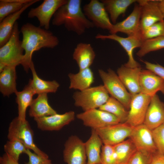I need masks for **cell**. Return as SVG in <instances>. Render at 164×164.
Here are the masks:
<instances>
[{
  "mask_svg": "<svg viewBox=\"0 0 164 164\" xmlns=\"http://www.w3.org/2000/svg\"><path fill=\"white\" fill-rule=\"evenodd\" d=\"M117 164H127L137 151L134 143L129 138L113 146Z\"/></svg>",
  "mask_w": 164,
  "mask_h": 164,
  "instance_id": "f546056e",
  "label": "cell"
},
{
  "mask_svg": "<svg viewBox=\"0 0 164 164\" xmlns=\"http://www.w3.org/2000/svg\"><path fill=\"white\" fill-rule=\"evenodd\" d=\"M75 113L70 111L63 114H56L43 117L34 118L37 127L43 131L60 130L64 126L73 121Z\"/></svg>",
  "mask_w": 164,
  "mask_h": 164,
  "instance_id": "2e32d148",
  "label": "cell"
},
{
  "mask_svg": "<svg viewBox=\"0 0 164 164\" xmlns=\"http://www.w3.org/2000/svg\"><path fill=\"white\" fill-rule=\"evenodd\" d=\"M150 164H164V155L158 152L153 154Z\"/></svg>",
  "mask_w": 164,
  "mask_h": 164,
  "instance_id": "b9f144b4",
  "label": "cell"
},
{
  "mask_svg": "<svg viewBox=\"0 0 164 164\" xmlns=\"http://www.w3.org/2000/svg\"><path fill=\"white\" fill-rule=\"evenodd\" d=\"M153 154L137 150L127 164H150Z\"/></svg>",
  "mask_w": 164,
  "mask_h": 164,
  "instance_id": "74e56055",
  "label": "cell"
},
{
  "mask_svg": "<svg viewBox=\"0 0 164 164\" xmlns=\"http://www.w3.org/2000/svg\"><path fill=\"white\" fill-rule=\"evenodd\" d=\"M152 132L158 152L164 155V124L152 130Z\"/></svg>",
  "mask_w": 164,
  "mask_h": 164,
  "instance_id": "8d00e7d4",
  "label": "cell"
},
{
  "mask_svg": "<svg viewBox=\"0 0 164 164\" xmlns=\"http://www.w3.org/2000/svg\"><path fill=\"white\" fill-rule=\"evenodd\" d=\"M67 0H44L39 5L32 8L28 14V18H36L39 27H43L48 30L50 28V22L58 9L66 3Z\"/></svg>",
  "mask_w": 164,
  "mask_h": 164,
  "instance_id": "8fae6325",
  "label": "cell"
},
{
  "mask_svg": "<svg viewBox=\"0 0 164 164\" xmlns=\"http://www.w3.org/2000/svg\"><path fill=\"white\" fill-rule=\"evenodd\" d=\"M141 35L140 34L123 37L116 34L103 35L98 34L95 38L97 39H111L118 43L126 51L128 56V61L124 65L127 67L133 68L141 67L140 64L134 59L133 55L134 50L137 48H140L143 42Z\"/></svg>",
  "mask_w": 164,
  "mask_h": 164,
  "instance_id": "9c48e42d",
  "label": "cell"
},
{
  "mask_svg": "<svg viewBox=\"0 0 164 164\" xmlns=\"http://www.w3.org/2000/svg\"><path fill=\"white\" fill-rule=\"evenodd\" d=\"M142 70L141 67L132 68L124 65L117 70L119 78L132 96L140 92L139 78Z\"/></svg>",
  "mask_w": 164,
  "mask_h": 164,
  "instance_id": "ffe728a7",
  "label": "cell"
},
{
  "mask_svg": "<svg viewBox=\"0 0 164 164\" xmlns=\"http://www.w3.org/2000/svg\"><path fill=\"white\" fill-rule=\"evenodd\" d=\"M19 33L18 23L16 22L9 40L0 48V65L15 67L21 65L24 50L19 39Z\"/></svg>",
  "mask_w": 164,
  "mask_h": 164,
  "instance_id": "277c9868",
  "label": "cell"
},
{
  "mask_svg": "<svg viewBox=\"0 0 164 164\" xmlns=\"http://www.w3.org/2000/svg\"><path fill=\"white\" fill-rule=\"evenodd\" d=\"M20 32L22 36V46L25 52L21 65L28 72L35 51L42 48H53L58 45L59 41L51 32L29 23L22 25Z\"/></svg>",
  "mask_w": 164,
  "mask_h": 164,
  "instance_id": "6da1fadb",
  "label": "cell"
},
{
  "mask_svg": "<svg viewBox=\"0 0 164 164\" xmlns=\"http://www.w3.org/2000/svg\"><path fill=\"white\" fill-rule=\"evenodd\" d=\"M16 78L15 67L6 66L0 72V91L3 96L9 97L18 91Z\"/></svg>",
  "mask_w": 164,
  "mask_h": 164,
  "instance_id": "4316f807",
  "label": "cell"
},
{
  "mask_svg": "<svg viewBox=\"0 0 164 164\" xmlns=\"http://www.w3.org/2000/svg\"><path fill=\"white\" fill-rule=\"evenodd\" d=\"M101 1L104 4L108 13L109 14L113 24H115L119 16L125 14L128 7L137 2V0H102Z\"/></svg>",
  "mask_w": 164,
  "mask_h": 164,
  "instance_id": "83f0119b",
  "label": "cell"
},
{
  "mask_svg": "<svg viewBox=\"0 0 164 164\" xmlns=\"http://www.w3.org/2000/svg\"><path fill=\"white\" fill-rule=\"evenodd\" d=\"M83 11L86 17L94 27L109 31L112 23L104 4L97 0H91L83 7Z\"/></svg>",
  "mask_w": 164,
  "mask_h": 164,
  "instance_id": "30bf717a",
  "label": "cell"
},
{
  "mask_svg": "<svg viewBox=\"0 0 164 164\" xmlns=\"http://www.w3.org/2000/svg\"><path fill=\"white\" fill-rule=\"evenodd\" d=\"M32 0H0V22L8 16L22 8Z\"/></svg>",
  "mask_w": 164,
  "mask_h": 164,
  "instance_id": "1f68e13d",
  "label": "cell"
},
{
  "mask_svg": "<svg viewBox=\"0 0 164 164\" xmlns=\"http://www.w3.org/2000/svg\"><path fill=\"white\" fill-rule=\"evenodd\" d=\"M81 0H67L54 14L53 25H63L67 29L80 36L86 30L94 27L93 24L86 17L81 8Z\"/></svg>",
  "mask_w": 164,
  "mask_h": 164,
  "instance_id": "7a4b0ae2",
  "label": "cell"
},
{
  "mask_svg": "<svg viewBox=\"0 0 164 164\" xmlns=\"http://www.w3.org/2000/svg\"><path fill=\"white\" fill-rule=\"evenodd\" d=\"M143 42L147 39L164 36V20L157 22L141 33Z\"/></svg>",
  "mask_w": 164,
  "mask_h": 164,
  "instance_id": "e575fe53",
  "label": "cell"
},
{
  "mask_svg": "<svg viewBox=\"0 0 164 164\" xmlns=\"http://www.w3.org/2000/svg\"><path fill=\"white\" fill-rule=\"evenodd\" d=\"M99 109L113 114L120 120L121 123L125 122L127 120L128 111L120 102L111 96Z\"/></svg>",
  "mask_w": 164,
  "mask_h": 164,
  "instance_id": "4dcf8cb0",
  "label": "cell"
},
{
  "mask_svg": "<svg viewBox=\"0 0 164 164\" xmlns=\"http://www.w3.org/2000/svg\"><path fill=\"white\" fill-rule=\"evenodd\" d=\"M141 7L140 29L141 33L154 24L164 20L159 7V0H137Z\"/></svg>",
  "mask_w": 164,
  "mask_h": 164,
  "instance_id": "5bb4252c",
  "label": "cell"
},
{
  "mask_svg": "<svg viewBox=\"0 0 164 164\" xmlns=\"http://www.w3.org/2000/svg\"><path fill=\"white\" fill-rule=\"evenodd\" d=\"M28 149L19 141L16 140H9L4 146L5 153L19 162L20 155L25 153Z\"/></svg>",
  "mask_w": 164,
  "mask_h": 164,
  "instance_id": "836d02e7",
  "label": "cell"
},
{
  "mask_svg": "<svg viewBox=\"0 0 164 164\" xmlns=\"http://www.w3.org/2000/svg\"><path fill=\"white\" fill-rule=\"evenodd\" d=\"M158 4L161 11L164 16V0H159Z\"/></svg>",
  "mask_w": 164,
  "mask_h": 164,
  "instance_id": "7bdbcfd3",
  "label": "cell"
},
{
  "mask_svg": "<svg viewBox=\"0 0 164 164\" xmlns=\"http://www.w3.org/2000/svg\"><path fill=\"white\" fill-rule=\"evenodd\" d=\"M109 94L104 85H101L76 92L73 97L75 105L84 111L99 108L108 101Z\"/></svg>",
  "mask_w": 164,
  "mask_h": 164,
  "instance_id": "3957f363",
  "label": "cell"
},
{
  "mask_svg": "<svg viewBox=\"0 0 164 164\" xmlns=\"http://www.w3.org/2000/svg\"><path fill=\"white\" fill-rule=\"evenodd\" d=\"M164 122V103L156 94L151 97L144 124L152 130Z\"/></svg>",
  "mask_w": 164,
  "mask_h": 164,
  "instance_id": "d6986e66",
  "label": "cell"
},
{
  "mask_svg": "<svg viewBox=\"0 0 164 164\" xmlns=\"http://www.w3.org/2000/svg\"><path fill=\"white\" fill-rule=\"evenodd\" d=\"M30 69L32 78L29 80L28 84L35 94L55 93L57 91L60 86L58 83L55 80L46 81L39 78L36 73L33 61L31 63Z\"/></svg>",
  "mask_w": 164,
  "mask_h": 164,
  "instance_id": "cb8c5ba5",
  "label": "cell"
},
{
  "mask_svg": "<svg viewBox=\"0 0 164 164\" xmlns=\"http://www.w3.org/2000/svg\"><path fill=\"white\" fill-rule=\"evenodd\" d=\"M15 94L16 102L18 104V117L21 120H26L27 109L31 105L33 97L35 94L28 84L22 91H17Z\"/></svg>",
  "mask_w": 164,
  "mask_h": 164,
  "instance_id": "f1b7e54d",
  "label": "cell"
},
{
  "mask_svg": "<svg viewBox=\"0 0 164 164\" xmlns=\"http://www.w3.org/2000/svg\"><path fill=\"white\" fill-rule=\"evenodd\" d=\"M101 164H117L113 146L104 144L101 154Z\"/></svg>",
  "mask_w": 164,
  "mask_h": 164,
  "instance_id": "d590c367",
  "label": "cell"
},
{
  "mask_svg": "<svg viewBox=\"0 0 164 164\" xmlns=\"http://www.w3.org/2000/svg\"></svg>",
  "mask_w": 164,
  "mask_h": 164,
  "instance_id": "f6af8a7d",
  "label": "cell"
},
{
  "mask_svg": "<svg viewBox=\"0 0 164 164\" xmlns=\"http://www.w3.org/2000/svg\"><path fill=\"white\" fill-rule=\"evenodd\" d=\"M0 164H19V162L16 161L12 156L5 153L0 157Z\"/></svg>",
  "mask_w": 164,
  "mask_h": 164,
  "instance_id": "60d3db41",
  "label": "cell"
},
{
  "mask_svg": "<svg viewBox=\"0 0 164 164\" xmlns=\"http://www.w3.org/2000/svg\"><path fill=\"white\" fill-rule=\"evenodd\" d=\"M133 128V127L125 122L95 130L104 144L114 146L129 138Z\"/></svg>",
  "mask_w": 164,
  "mask_h": 164,
  "instance_id": "ba28073f",
  "label": "cell"
},
{
  "mask_svg": "<svg viewBox=\"0 0 164 164\" xmlns=\"http://www.w3.org/2000/svg\"><path fill=\"white\" fill-rule=\"evenodd\" d=\"M132 96L126 122L134 127L144 123L151 97L141 93Z\"/></svg>",
  "mask_w": 164,
  "mask_h": 164,
  "instance_id": "7c38bea8",
  "label": "cell"
},
{
  "mask_svg": "<svg viewBox=\"0 0 164 164\" xmlns=\"http://www.w3.org/2000/svg\"><path fill=\"white\" fill-rule=\"evenodd\" d=\"M26 154L29 158L28 162L25 164H53L51 160L32 152L28 149Z\"/></svg>",
  "mask_w": 164,
  "mask_h": 164,
  "instance_id": "f35d334b",
  "label": "cell"
},
{
  "mask_svg": "<svg viewBox=\"0 0 164 164\" xmlns=\"http://www.w3.org/2000/svg\"><path fill=\"white\" fill-rule=\"evenodd\" d=\"M96 56L93 48L89 43H80L74 49L73 59L77 63L79 70L90 68Z\"/></svg>",
  "mask_w": 164,
  "mask_h": 164,
  "instance_id": "7402d4cb",
  "label": "cell"
},
{
  "mask_svg": "<svg viewBox=\"0 0 164 164\" xmlns=\"http://www.w3.org/2000/svg\"><path fill=\"white\" fill-rule=\"evenodd\" d=\"M34 133L28 121L19 119L18 117L10 123L7 138L9 140H17L23 143L27 149L43 157L49 158L46 154L41 151L34 141Z\"/></svg>",
  "mask_w": 164,
  "mask_h": 164,
  "instance_id": "5b68a950",
  "label": "cell"
},
{
  "mask_svg": "<svg viewBox=\"0 0 164 164\" xmlns=\"http://www.w3.org/2000/svg\"><path fill=\"white\" fill-rule=\"evenodd\" d=\"M141 12V6L135 4L131 14L124 20L113 24L109 31L111 34H116L121 32L126 34L128 36L141 34L140 29Z\"/></svg>",
  "mask_w": 164,
  "mask_h": 164,
  "instance_id": "9a60e30c",
  "label": "cell"
},
{
  "mask_svg": "<svg viewBox=\"0 0 164 164\" xmlns=\"http://www.w3.org/2000/svg\"><path fill=\"white\" fill-rule=\"evenodd\" d=\"M103 143L96 130L92 129L90 137L85 142L87 164H101V154Z\"/></svg>",
  "mask_w": 164,
  "mask_h": 164,
  "instance_id": "603a6c76",
  "label": "cell"
},
{
  "mask_svg": "<svg viewBox=\"0 0 164 164\" xmlns=\"http://www.w3.org/2000/svg\"><path fill=\"white\" fill-rule=\"evenodd\" d=\"M164 48V36L158 37L144 41L136 53L142 57L151 52Z\"/></svg>",
  "mask_w": 164,
  "mask_h": 164,
  "instance_id": "d6a6232c",
  "label": "cell"
},
{
  "mask_svg": "<svg viewBox=\"0 0 164 164\" xmlns=\"http://www.w3.org/2000/svg\"><path fill=\"white\" fill-rule=\"evenodd\" d=\"M70 80V89L82 91L90 87L94 82L93 73L90 68L79 70L76 73L68 75Z\"/></svg>",
  "mask_w": 164,
  "mask_h": 164,
  "instance_id": "d4e9b609",
  "label": "cell"
},
{
  "mask_svg": "<svg viewBox=\"0 0 164 164\" xmlns=\"http://www.w3.org/2000/svg\"><path fill=\"white\" fill-rule=\"evenodd\" d=\"M98 72L109 94L120 102L127 110H129L132 96L117 74L111 68H109L107 72L99 69Z\"/></svg>",
  "mask_w": 164,
  "mask_h": 164,
  "instance_id": "8992f818",
  "label": "cell"
},
{
  "mask_svg": "<svg viewBox=\"0 0 164 164\" xmlns=\"http://www.w3.org/2000/svg\"><path fill=\"white\" fill-rule=\"evenodd\" d=\"M39 0H32L26 4L19 11L5 18L0 22V47L4 45L10 38L14 27L22 13L28 8Z\"/></svg>",
  "mask_w": 164,
  "mask_h": 164,
  "instance_id": "44dd1931",
  "label": "cell"
},
{
  "mask_svg": "<svg viewBox=\"0 0 164 164\" xmlns=\"http://www.w3.org/2000/svg\"><path fill=\"white\" fill-rule=\"evenodd\" d=\"M163 123L164 124V122Z\"/></svg>",
  "mask_w": 164,
  "mask_h": 164,
  "instance_id": "ee69618b",
  "label": "cell"
},
{
  "mask_svg": "<svg viewBox=\"0 0 164 164\" xmlns=\"http://www.w3.org/2000/svg\"><path fill=\"white\" fill-rule=\"evenodd\" d=\"M76 117L82 121L85 126L95 129L121 123L120 120L113 114L99 108L79 113Z\"/></svg>",
  "mask_w": 164,
  "mask_h": 164,
  "instance_id": "52a82bcc",
  "label": "cell"
},
{
  "mask_svg": "<svg viewBox=\"0 0 164 164\" xmlns=\"http://www.w3.org/2000/svg\"><path fill=\"white\" fill-rule=\"evenodd\" d=\"M146 69L153 72L164 80V67L159 64L152 63L147 61H143Z\"/></svg>",
  "mask_w": 164,
  "mask_h": 164,
  "instance_id": "ab89813d",
  "label": "cell"
},
{
  "mask_svg": "<svg viewBox=\"0 0 164 164\" xmlns=\"http://www.w3.org/2000/svg\"><path fill=\"white\" fill-rule=\"evenodd\" d=\"M64 146L63 159L67 164H87L85 143L78 137L70 136Z\"/></svg>",
  "mask_w": 164,
  "mask_h": 164,
  "instance_id": "4fadbf2b",
  "label": "cell"
},
{
  "mask_svg": "<svg viewBox=\"0 0 164 164\" xmlns=\"http://www.w3.org/2000/svg\"><path fill=\"white\" fill-rule=\"evenodd\" d=\"M129 138L132 141L137 150L152 154L158 152L153 138L152 130L144 124L134 127Z\"/></svg>",
  "mask_w": 164,
  "mask_h": 164,
  "instance_id": "e0dca14e",
  "label": "cell"
},
{
  "mask_svg": "<svg viewBox=\"0 0 164 164\" xmlns=\"http://www.w3.org/2000/svg\"><path fill=\"white\" fill-rule=\"evenodd\" d=\"M47 94H38L36 98L33 100L29 111L30 117L34 118L57 113L56 111L49 104Z\"/></svg>",
  "mask_w": 164,
  "mask_h": 164,
  "instance_id": "484cf974",
  "label": "cell"
},
{
  "mask_svg": "<svg viewBox=\"0 0 164 164\" xmlns=\"http://www.w3.org/2000/svg\"><path fill=\"white\" fill-rule=\"evenodd\" d=\"M140 93L152 97L157 92L164 94V80L149 70H142L139 78Z\"/></svg>",
  "mask_w": 164,
  "mask_h": 164,
  "instance_id": "ac0fdd59",
  "label": "cell"
}]
</instances>
